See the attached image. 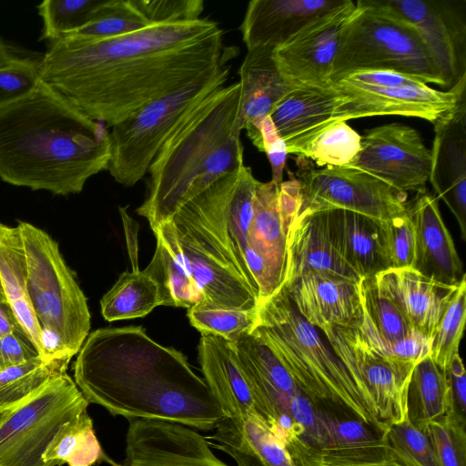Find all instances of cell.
Returning <instances> with one entry per match:
<instances>
[{
	"mask_svg": "<svg viewBox=\"0 0 466 466\" xmlns=\"http://www.w3.org/2000/svg\"><path fill=\"white\" fill-rule=\"evenodd\" d=\"M208 17L160 23L108 38L63 36L42 56L40 80L88 117L111 127L236 55Z\"/></svg>",
	"mask_w": 466,
	"mask_h": 466,
	"instance_id": "6da1fadb",
	"label": "cell"
},
{
	"mask_svg": "<svg viewBox=\"0 0 466 466\" xmlns=\"http://www.w3.org/2000/svg\"><path fill=\"white\" fill-rule=\"evenodd\" d=\"M74 380L89 404L127 420H165L206 431L225 417L187 357L141 326L91 332L74 363Z\"/></svg>",
	"mask_w": 466,
	"mask_h": 466,
	"instance_id": "7a4b0ae2",
	"label": "cell"
},
{
	"mask_svg": "<svg viewBox=\"0 0 466 466\" xmlns=\"http://www.w3.org/2000/svg\"><path fill=\"white\" fill-rule=\"evenodd\" d=\"M110 156L107 128L42 80L0 106V179L5 183L77 194L107 169Z\"/></svg>",
	"mask_w": 466,
	"mask_h": 466,
	"instance_id": "3957f363",
	"label": "cell"
},
{
	"mask_svg": "<svg viewBox=\"0 0 466 466\" xmlns=\"http://www.w3.org/2000/svg\"><path fill=\"white\" fill-rule=\"evenodd\" d=\"M239 82L215 90L175 125L147 170V194L137 213L155 231L188 200L244 165L238 122Z\"/></svg>",
	"mask_w": 466,
	"mask_h": 466,
	"instance_id": "277c9868",
	"label": "cell"
},
{
	"mask_svg": "<svg viewBox=\"0 0 466 466\" xmlns=\"http://www.w3.org/2000/svg\"><path fill=\"white\" fill-rule=\"evenodd\" d=\"M316 404L339 407L382 430L372 401L345 365L298 311L284 287L258 305L251 330Z\"/></svg>",
	"mask_w": 466,
	"mask_h": 466,
	"instance_id": "5b68a950",
	"label": "cell"
},
{
	"mask_svg": "<svg viewBox=\"0 0 466 466\" xmlns=\"http://www.w3.org/2000/svg\"><path fill=\"white\" fill-rule=\"evenodd\" d=\"M258 181L244 164L188 200L172 220L178 231L238 277L258 300V288L246 263Z\"/></svg>",
	"mask_w": 466,
	"mask_h": 466,
	"instance_id": "8992f818",
	"label": "cell"
},
{
	"mask_svg": "<svg viewBox=\"0 0 466 466\" xmlns=\"http://www.w3.org/2000/svg\"><path fill=\"white\" fill-rule=\"evenodd\" d=\"M356 5L359 12L341 35L329 84L356 71L390 70L444 87L437 65L412 25L369 0Z\"/></svg>",
	"mask_w": 466,
	"mask_h": 466,
	"instance_id": "52a82bcc",
	"label": "cell"
},
{
	"mask_svg": "<svg viewBox=\"0 0 466 466\" xmlns=\"http://www.w3.org/2000/svg\"><path fill=\"white\" fill-rule=\"evenodd\" d=\"M27 272V291L41 325L57 333L71 357L89 335L87 299L66 265L57 242L43 229L19 222Z\"/></svg>",
	"mask_w": 466,
	"mask_h": 466,
	"instance_id": "ba28073f",
	"label": "cell"
},
{
	"mask_svg": "<svg viewBox=\"0 0 466 466\" xmlns=\"http://www.w3.org/2000/svg\"><path fill=\"white\" fill-rule=\"evenodd\" d=\"M230 66L207 73L187 86L158 97L109 127L107 170L124 187L137 184L181 116L215 90L225 86Z\"/></svg>",
	"mask_w": 466,
	"mask_h": 466,
	"instance_id": "9c48e42d",
	"label": "cell"
},
{
	"mask_svg": "<svg viewBox=\"0 0 466 466\" xmlns=\"http://www.w3.org/2000/svg\"><path fill=\"white\" fill-rule=\"evenodd\" d=\"M88 405L67 373L52 380L1 420L0 466H48L44 455L52 441Z\"/></svg>",
	"mask_w": 466,
	"mask_h": 466,
	"instance_id": "30bf717a",
	"label": "cell"
},
{
	"mask_svg": "<svg viewBox=\"0 0 466 466\" xmlns=\"http://www.w3.org/2000/svg\"><path fill=\"white\" fill-rule=\"evenodd\" d=\"M289 174L280 184L258 181L255 190L246 263L258 288V304L285 283L288 234L301 208L300 184Z\"/></svg>",
	"mask_w": 466,
	"mask_h": 466,
	"instance_id": "8fae6325",
	"label": "cell"
},
{
	"mask_svg": "<svg viewBox=\"0 0 466 466\" xmlns=\"http://www.w3.org/2000/svg\"><path fill=\"white\" fill-rule=\"evenodd\" d=\"M296 178L301 188L299 212L343 209L379 221L408 212V195L361 170L348 167L316 169L312 161L297 157Z\"/></svg>",
	"mask_w": 466,
	"mask_h": 466,
	"instance_id": "7c38bea8",
	"label": "cell"
},
{
	"mask_svg": "<svg viewBox=\"0 0 466 466\" xmlns=\"http://www.w3.org/2000/svg\"><path fill=\"white\" fill-rule=\"evenodd\" d=\"M359 323L353 327L329 326L321 332L373 402L377 418L387 429L408 420V385L416 364L384 354L365 337Z\"/></svg>",
	"mask_w": 466,
	"mask_h": 466,
	"instance_id": "4fadbf2b",
	"label": "cell"
},
{
	"mask_svg": "<svg viewBox=\"0 0 466 466\" xmlns=\"http://www.w3.org/2000/svg\"><path fill=\"white\" fill-rule=\"evenodd\" d=\"M316 407L317 442L286 445L297 466H365L400 460L387 444L384 430L339 407Z\"/></svg>",
	"mask_w": 466,
	"mask_h": 466,
	"instance_id": "5bb4252c",
	"label": "cell"
},
{
	"mask_svg": "<svg viewBox=\"0 0 466 466\" xmlns=\"http://www.w3.org/2000/svg\"><path fill=\"white\" fill-rule=\"evenodd\" d=\"M419 33L450 90L466 80V2L369 0Z\"/></svg>",
	"mask_w": 466,
	"mask_h": 466,
	"instance_id": "9a60e30c",
	"label": "cell"
},
{
	"mask_svg": "<svg viewBox=\"0 0 466 466\" xmlns=\"http://www.w3.org/2000/svg\"><path fill=\"white\" fill-rule=\"evenodd\" d=\"M431 151L420 133L406 125L390 123L367 130L360 149L348 167L366 172L398 191L426 190Z\"/></svg>",
	"mask_w": 466,
	"mask_h": 466,
	"instance_id": "2e32d148",
	"label": "cell"
},
{
	"mask_svg": "<svg viewBox=\"0 0 466 466\" xmlns=\"http://www.w3.org/2000/svg\"><path fill=\"white\" fill-rule=\"evenodd\" d=\"M337 96L335 123L361 117L397 115L419 117L433 125L446 117L465 94L466 81L450 90L428 85L376 87L336 81L329 86Z\"/></svg>",
	"mask_w": 466,
	"mask_h": 466,
	"instance_id": "e0dca14e",
	"label": "cell"
},
{
	"mask_svg": "<svg viewBox=\"0 0 466 466\" xmlns=\"http://www.w3.org/2000/svg\"><path fill=\"white\" fill-rule=\"evenodd\" d=\"M359 12L351 0L315 18L279 46L273 58L295 86L326 88L345 27Z\"/></svg>",
	"mask_w": 466,
	"mask_h": 466,
	"instance_id": "ac0fdd59",
	"label": "cell"
},
{
	"mask_svg": "<svg viewBox=\"0 0 466 466\" xmlns=\"http://www.w3.org/2000/svg\"><path fill=\"white\" fill-rule=\"evenodd\" d=\"M230 343L253 393L258 413L286 444L294 436L291 404L301 390L272 350L252 331Z\"/></svg>",
	"mask_w": 466,
	"mask_h": 466,
	"instance_id": "d6986e66",
	"label": "cell"
},
{
	"mask_svg": "<svg viewBox=\"0 0 466 466\" xmlns=\"http://www.w3.org/2000/svg\"><path fill=\"white\" fill-rule=\"evenodd\" d=\"M125 444L119 466H229L198 431L179 423L128 420Z\"/></svg>",
	"mask_w": 466,
	"mask_h": 466,
	"instance_id": "ffe728a7",
	"label": "cell"
},
{
	"mask_svg": "<svg viewBox=\"0 0 466 466\" xmlns=\"http://www.w3.org/2000/svg\"><path fill=\"white\" fill-rule=\"evenodd\" d=\"M434 126L429 181L435 198L455 217L466 239V102L465 94L455 108Z\"/></svg>",
	"mask_w": 466,
	"mask_h": 466,
	"instance_id": "44dd1931",
	"label": "cell"
},
{
	"mask_svg": "<svg viewBox=\"0 0 466 466\" xmlns=\"http://www.w3.org/2000/svg\"><path fill=\"white\" fill-rule=\"evenodd\" d=\"M153 232L162 237L181 262L202 302L228 309L258 308L257 298L244 282L178 231L173 220L160 225Z\"/></svg>",
	"mask_w": 466,
	"mask_h": 466,
	"instance_id": "7402d4cb",
	"label": "cell"
},
{
	"mask_svg": "<svg viewBox=\"0 0 466 466\" xmlns=\"http://www.w3.org/2000/svg\"><path fill=\"white\" fill-rule=\"evenodd\" d=\"M415 232L411 268L421 275L448 286H458L466 275L453 239L439 209L438 199L427 190L408 202Z\"/></svg>",
	"mask_w": 466,
	"mask_h": 466,
	"instance_id": "603a6c76",
	"label": "cell"
},
{
	"mask_svg": "<svg viewBox=\"0 0 466 466\" xmlns=\"http://www.w3.org/2000/svg\"><path fill=\"white\" fill-rule=\"evenodd\" d=\"M299 314L320 330L353 327L361 320L359 283L323 273L308 272L283 286Z\"/></svg>",
	"mask_w": 466,
	"mask_h": 466,
	"instance_id": "cb8c5ba5",
	"label": "cell"
},
{
	"mask_svg": "<svg viewBox=\"0 0 466 466\" xmlns=\"http://www.w3.org/2000/svg\"><path fill=\"white\" fill-rule=\"evenodd\" d=\"M374 278L379 292L396 307L413 330L432 341L459 285L439 283L412 268H389Z\"/></svg>",
	"mask_w": 466,
	"mask_h": 466,
	"instance_id": "d4e9b609",
	"label": "cell"
},
{
	"mask_svg": "<svg viewBox=\"0 0 466 466\" xmlns=\"http://www.w3.org/2000/svg\"><path fill=\"white\" fill-rule=\"evenodd\" d=\"M345 0H252L239 25L247 49L276 48Z\"/></svg>",
	"mask_w": 466,
	"mask_h": 466,
	"instance_id": "484cf974",
	"label": "cell"
},
{
	"mask_svg": "<svg viewBox=\"0 0 466 466\" xmlns=\"http://www.w3.org/2000/svg\"><path fill=\"white\" fill-rule=\"evenodd\" d=\"M206 437L211 448L230 456L238 466H297L286 444L256 411L224 417Z\"/></svg>",
	"mask_w": 466,
	"mask_h": 466,
	"instance_id": "4316f807",
	"label": "cell"
},
{
	"mask_svg": "<svg viewBox=\"0 0 466 466\" xmlns=\"http://www.w3.org/2000/svg\"><path fill=\"white\" fill-rule=\"evenodd\" d=\"M316 213L337 252L360 278L390 268L382 241V221L343 209Z\"/></svg>",
	"mask_w": 466,
	"mask_h": 466,
	"instance_id": "83f0119b",
	"label": "cell"
},
{
	"mask_svg": "<svg viewBox=\"0 0 466 466\" xmlns=\"http://www.w3.org/2000/svg\"><path fill=\"white\" fill-rule=\"evenodd\" d=\"M201 371L225 417L257 411V405L231 343L221 337L201 334L198 347Z\"/></svg>",
	"mask_w": 466,
	"mask_h": 466,
	"instance_id": "f1b7e54d",
	"label": "cell"
},
{
	"mask_svg": "<svg viewBox=\"0 0 466 466\" xmlns=\"http://www.w3.org/2000/svg\"><path fill=\"white\" fill-rule=\"evenodd\" d=\"M336 104L337 96L329 86H299L277 104L269 116L288 154L299 157L309 141L335 123Z\"/></svg>",
	"mask_w": 466,
	"mask_h": 466,
	"instance_id": "f546056e",
	"label": "cell"
},
{
	"mask_svg": "<svg viewBox=\"0 0 466 466\" xmlns=\"http://www.w3.org/2000/svg\"><path fill=\"white\" fill-rule=\"evenodd\" d=\"M308 272H323L359 283L361 278L337 252L316 212H299L287 239L284 285Z\"/></svg>",
	"mask_w": 466,
	"mask_h": 466,
	"instance_id": "4dcf8cb0",
	"label": "cell"
},
{
	"mask_svg": "<svg viewBox=\"0 0 466 466\" xmlns=\"http://www.w3.org/2000/svg\"><path fill=\"white\" fill-rule=\"evenodd\" d=\"M273 50L270 46L248 49L239 67L238 122L242 130L269 116L277 104L298 87L280 74Z\"/></svg>",
	"mask_w": 466,
	"mask_h": 466,
	"instance_id": "1f68e13d",
	"label": "cell"
},
{
	"mask_svg": "<svg viewBox=\"0 0 466 466\" xmlns=\"http://www.w3.org/2000/svg\"><path fill=\"white\" fill-rule=\"evenodd\" d=\"M0 283L19 326L42 357V327L33 309L27 291L24 246L17 227L0 223Z\"/></svg>",
	"mask_w": 466,
	"mask_h": 466,
	"instance_id": "d6a6232c",
	"label": "cell"
},
{
	"mask_svg": "<svg viewBox=\"0 0 466 466\" xmlns=\"http://www.w3.org/2000/svg\"><path fill=\"white\" fill-rule=\"evenodd\" d=\"M451 409L450 387L445 370L429 355L411 373L407 391V419L418 428L447 415Z\"/></svg>",
	"mask_w": 466,
	"mask_h": 466,
	"instance_id": "836d02e7",
	"label": "cell"
},
{
	"mask_svg": "<svg viewBox=\"0 0 466 466\" xmlns=\"http://www.w3.org/2000/svg\"><path fill=\"white\" fill-rule=\"evenodd\" d=\"M359 290L362 310L359 327L375 347L389 356L393 345L416 331L396 307L379 292L374 276L361 278Z\"/></svg>",
	"mask_w": 466,
	"mask_h": 466,
	"instance_id": "e575fe53",
	"label": "cell"
},
{
	"mask_svg": "<svg viewBox=\"0 0 466 466\" xmlns=\"http://www.w3.org/2000/svg\"><path fill=\"white\" fill-rule=\"evenodd\" d=\"M44 460L48 466H94L102 462L119 466L103 450L87 410L66 424L47 448Z\"/></svg>",
	"mask_w": 466,
	"mask_h": 466,
	"instance_id": "d590c367",
	"label": "cell"
},
{
	"mask_svg": "<svg viewBox=\"0 0 466 466\" xmlns=\"http://www.w3.org/2000/svg\"><path fill=\"white\" fill-rule=\"evenodd\" d=\"M162 305L157 283L144 271H125L100 300L107 321L142 318Z\"/></svg>",
	"mask_w": 466,
	"mask_h": 466,
	"instance_id": "8d00e7d4",
	"label": "cell"
},
{
	"mask_svg": "<svg viewBox=\"0 0 466 466\" xmlns=\"http://www.w3.org/2000/svg\"><path fill=\"white\" fill-rule=\"evenodd\" d=\"M70 359L38 356L0 370V411L14 410L35 395L52 380L66 373Z\"/></svg>",
	"mask_w": 466,
	"mask_h": 466,
	"instance_id": "74e56055",
	"label": "cell"
},
{
	"mask_svg": "<svg viewBox=\"0 0 466 466\" xmlns=\"http://www.w3.org/2000/svg\"><path fill=\"white\" fill-rule=\"evenodd\" d=\"M157 248L144 271L157 283L164 306L189 309L202 302L201 296L181 262L155 233Z\"/></svg>",
	"mask_w": 466,
	"mask_h": 466,
	"instance_id": "f35d334b",
	"label": "cell"
},
{
	"mask_svg": "<svg viewBox=\"0 0 466 466\" xmlns=\"http://www.w3.org/2000/svg\"><path fill=\"white\" fill-rule=\"evenodd\" d=\"M42 56L0 37V106L25 96L35 87L40 80Z\"/></svg>",
	"mask_w": 466,
	"mask_h": 466,
	"instance_id": "ab89813d",
	"label": "cell"
},
{
	"mask_svg": "<svg viewBox=\"0 0 466 466\" xmlns=\"http://www.w3.org/2000/svg\"><path fill=\"white\" fill-rule=\"evenodd\" d=\"M149 25L150 23L132 0H103L90 22L75 31L65 34L62 37L108 38L130 34Z\"/></svg>",
	"mask_w": 466,
	"mask_h": 466,
	"instance_id": "60d3db41",
	"label": "cell"
},
{
	"mask_svg": "<svg viewBox=\"0 0 466 466\" xmlns=\"http://www.w3.org/2000/svg\"><path fill=\"white\" fill-rule=\"evenodd\" d=\"M187 314L190 324L201 334L221 337L232 342L253 329L258 319V308L228 309L200 302L187 309Z\"/></svg>",
	"mask_w": 466,
	"mask_h": 466,
	"instance_id": "b9f144b4",
	"label": "cell"
},
{
	"mask_svg": "<svg viewBox=\"0 0 466 466\" xmlns=\"http://www.w3.org/2000/svg\"><path fill=\"white\" fill-rule=\"evenodd\" d=\"M360 137L345 121L337 122L309 141L299 157L314 161L319 167L347 166L360 152Z\"/></svg>",
	"mask_w": 466,
	"mask_h": 466,
	"instance_id": "7bdbcfd3",
	"label": "cell"
},
{
	"mask_svg": "<svg viewBox=\"0 0 466 466\" xmlns=\"http://www.w3.org/2000/svg\"><path fill=\"white\" fill-rule=\"evenodd\" d=\"M103 0H45L37 5L43 23L40 40L49 43L90 22Z\"/></svg>",
	"mask_w": 466,
	"mask_h": 466,
	"instance_id": "ee69618b",
	"label": "cell"
},
{
	"mask_svg": "<svg viewBox=\"0 0 466 466\" xmlns=\"http://www.w3.org/2000/svg\"><path fill=\"white\" fill-rule=\"evenodd\" d=\"M466 319V279L457 287L443 312L431 347L430 356L446 370L451 358L459 353Z\"/></svg>",
	"mask_w": 466,
	"mask_h": 466,
	"instance_id": "f6af8a7d",
	"label": "cell"
},
{
	"mask_svg": "<svg viewBox=\"0 0 466 466\" xmlns=\"http://www.w3.org/2000/svg\"><path fill=\"white\" fill-rule=\"evenodd\" d=\"M389 447L410 466H439L425 428H418L408 420L394 423L385 430Z\"/></svg>",
	"mask_w": 466,
	"mask_h": 466,
	"instance_id": "bcb514c9",
	"label": "cell"
},
{
	"mask_svg": "<svg viewBox=\"0 0 466 466\" xmlns=\"http://www.w3.org/2000/svg\"><path fill=\"white\" fill-rule=\"evenodd\" d=\"M439 466H466V420L448 413L425 427Z\"/></svg>",
	"mask_w": 466,
	"mask_h": 466,
	"instance_id": "7dc6e473",
	"label": "cell"
},
{
	"mask_svg": "<svg viewBox=\"0 0 466 466\" xmlns=\"http://www.w3.org/2000/svg\"><path fill=\"white\" fill-rule=\"evenodd\" d=\"M381 231L390 268H411L415 251V232L409 213L382 221Z\"/></svg>",
	"mask_w": 466,
	"mask_h": 466,
	"instance_id": "c3c4849f",
	"label": "cell"
},
{
	"mask_svg": "<svg viewBox=\"0 0 466 466\" xmlns=\"http://www.w3.org/2000/svg\"><path fill=\"white\" fill-rule=\"evenodd\" d=\"M136 7L153 24L179 23L201 18L202 0H132Z\"/></svg>",
	"mask_w": 466,
	"mask_h": 466,
	"instance_id": "681fc988",
	"label": "cell"
},
{
	"mask_svg": "<svg viewBox=\"0 0 466 466\" xmlns=\"http://www.w3.org/2000/svg\"><path fill=\"white\" fill-rule=\"evenodd\" d=\"M39 353L21 331H13L0 338V370L37 358Z\"/></svg>",
	"mask_w": 466,
	"mask_h": 466,
	"instance_id": "f907efd6",
	"label": "cell"
},
{
	"mask_svg": "<svg viewBox=\"0 0 466 466\" xmlns=\"http://www.w3.org/2000/svg\"><path fill=\"white\" fill-rule=\"evenodd\" d=\"M336 81H344L348 83L376 87H396L426 85L420 79L390 70L356 71L344 76Z\"/></svg>",
	"mask_w": 466,
	"mask_h": 466,
	"instance_id": "816d5d0a",
	"label": "cell"
},
{
	"mask_svg": "<svg viewBox=\"0 0 466 466\" xmlns=\"http://www.w3.org/2000/svg\"><path fill=\"white\" fill-rule=\"evenodd\" d=\"M451 409L449 413L466 420V373L460 354H455L447 366Z\"/></svg>",
	"mask_w": 466,
	"mask_h": 466,
	"instance_id": "f5cc1de1",
	"label": "cell"
},
{
	"mask_svg": "<svg viewBox=\"0 0 466 466\" xmlns=\"http://www.w3.org/2000/svg\"><path fill=\"white\" fill-rule=\"evenodd\" d=\"M271 166L272 181L280 184L283 181V172L288 156L287 147L282 137H279L264 152Z\"/></svg>",
	"mask_w": 466,
	"mask_h": 466,
	"instance_id": "db71d44e",
	"label": "cell"
},
{
	"mask_svg": "<svg viewBox=\"0 0 466 466\" xmlns=\"http://www.w3.org/2000/svg\"><path fill=\"white\" fill-rule=\"evenodd\" d=\"M127 237L129 257L133 265L132 270H137V225L127 213L126 208H119Z\"/></svg>",
	"mask_w": 466,
	"mask_h": 466,
	"instance_id": "11a10c76",
	"label": "cell"
},
{
	"mask_svg": "<svg viewBox=\"0 0 466 466\" xmlns=\"http://www.w3.org/2000/svg\"><path fill=\"white\" fill-rule=\"evenodd\" d=\"M13 331L24 332V330L19 326L8 303L7 302L1 303L0 304V338L10 333V332H13Z\"/></svg>",
	"mask_w": 466,
	"mask_h": 466,
	"instance_id": "9f6ffc18",
	"label": "cell"
},
{
	"mask_svg": "<svg viewBox=\"0 0 466 466\" xmlns=\"http://www.w3.org/2000/svg\"><path fill=\"white\" fill-rule=\"evenodd\" d=\"M365 466H410L400 460L384 461L380 463L369 464Z\"/></svg>",
	"mask_w": 466,
	"mask_h": 466,
	"instance_id": "6f0895ef",
	"label": "cell"
},
{
	"mask_svg": "<svg viewBox=\"0 0 466 466\" xmlns=\"http://www.w3.org/2000/svg\"><path fill=\"white\" fill-rule=\"evenodd\" d=\"M5 302H6V299H5V297L1 283H0V304L5 303Z\"/></svg>",
	"mask_w": 466,
	"mask_h": 466,
	"instance_id": "680465c9",
	"label": "cell"
},
{
	"mask_svg": "<svg viewBox=\"0 0 466 466\" xmlns=\"http://www.w3.org/2000/svg\"><path fill=\"white\" fill-rule=\"evenodd\" d=\"M9 410L0 411V422L5 418V416L7 414Z\"/></svg>",
	"mask_w": 466,
	"mask_h": 466,
	"instance_id": "91938a15",
	"label": "cell"
},
{
	"mask_svg": "<svg viewBox=\"0 0 466 466\" xmlns=\"http://www.w3.org/2000/svg\"><path fill=\"white\" fill-rule=\"evenodd\" d=\"M94 466H99V465H98V464H96V465H94Z\"/></svg>",
	"mask_w": 466,
	"mask_h": 466,
	"instance_id": "94428289",
	"label": "cell"
}]
</instances>
